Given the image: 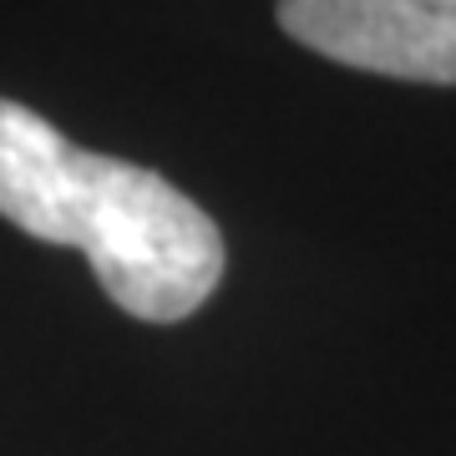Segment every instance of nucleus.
I'll use <instances>...</instances> for the list:
<instances>
[{"mask_svg": "<svg viewBox=\"0 0 456 456\" xmlns=\"http://www.w3.org/2000/svg\"><path fill=\"white\" fill-rule=\"evenodd\" d=\"M0 218L41 244L82 248L117 310L173 325L218 289L224 233L163 173L86 152L0 97Z\"/></svg>", "mask_w": 456, "mask_h": 456, "instance_id": "f257e3e1", "label": "nucleus"}, {"mask_svg": "<svg viewBox=\"0 0 456 456\" xmlns=\"http://www.w3.org/2000/svg\"><path fill=\"white\" fill-rule=\"evenodd\" d=\"M284 36L395 82L456 86V0H279Z\"/></svg>", "mask_w": 456, "mask_h": 456, "instance_id": "f03ea898", "label": "nucleus"}]
</instances>
